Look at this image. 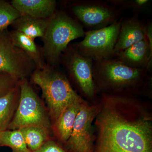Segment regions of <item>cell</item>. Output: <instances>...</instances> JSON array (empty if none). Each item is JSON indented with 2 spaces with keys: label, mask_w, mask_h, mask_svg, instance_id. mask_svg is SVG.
<instances>
[{
  "label": "cell",
  "mask_w": 152,
  "mask_h": 152,
  "mask_svg": "<svg viewBox=\"0 0 152 152\" xmlns=\"http://www.w3.org/2000/svg\"><path fill=\"white\" fill-rule=\"evenodd\" d=\"M36 69L32 60L14 45L10 31H0V73L21 80L31 76Z\"/></svg>",
  "instance_id": "52a82bcc"
},
{
  "label": "cell",
  "mask_w": 152,
  "mask_h": 152,
  "mask_svg": "<svg viewBox=\"0 0 152 152\" xmlns=\"http://www.w3.org/2000/svg\"><path fill=\"white\" fill-rule=\"evenodd\" d=\"M31 76L33 83L40 88L54 123L68 106L83 99L67 78L54 67L47 65L36 69Z\"/></svg>",
  "instance_id": "7a4b0ae2"
},
{
  "label": "cell",
  "mask_w": 152,
  "mask_h": 152,
  "mask_svg": "<svg viewBox=\"0 0 152 152\" xmlns=\"http://www.w3.org/2000/svg\"><path fill=\"white\" fill-rule=\"evenodd\" d=\"M20 81L9 74L0 73V96L18 86Z\"/></svg>",
  "instance_id": "7402d4cb"
},
{
  "label": "cell",
  "mask_w": 152,
  "mask_h": 152,
  "mask_svg": "<svg viewBox=\"0 0 152 152\" xmlns=\"http://www.w3.org/2000/svg\"><path fill=\"white\" fill-rule=\"evenodd\" d=\"M147 70L135 69L124 64L116 59L94 61L93 77L100 85L107 88L134 86L140 83Z\"/></svg>",
  "instance_id": "5b68a950"
},
{
  "label": "cell",
  "mask_w": 152,
  "mask_h": 152,
  "mask_svg": "<svg viewBox=\"0 0 152 152\" xmlns=\"http://www.w3.org/2000/svg\"><path fill=\"white\" fill-rule=\"evenodd\" d=\"M96 107L82 104L74 124L71 135L66 141L71 152H93L92 123L96 114Z\"/></svg>",
  "instance_id": "30bf717a"
},
{
  "label": "cell",
  "mask_w": 152,
  "mask_h": 152,
  "mask_svg": "<svg viewBox=\"0 0 152 152\" xmlns=\"http://www.w3.org/2000/svg\"><path fill=\"white\" fill-rule=\"evenodd\" d=\"M10 32L14 45L21 49L32 60L37 69H43L47 65L42 48L36 43L34 39L16 30Z\"/></svg>",
  "instance_id": "5bb4252c"
},
{
  "label": "cell",
  "mask_w": 152,
  "mask_h": 152,
  "mask_svg": "<svg viewBox=\"0 0 152 152\" xmlns=\"http://www.w3.org/2000/svg\"><path fill=\"white\" fill-rule=\"evenodd\" d=\"M146 38V26L137 18L122 21L113 56Z\"/></svg>",
  "instance_id": "7c38bea8"
},
{
  "label": "cell",
  "mask_w": 152,
  "mask_h": 152,
  "mask_svg": "<svg viewBox=\"0 0 152 152\" xmlns=\"http://www.w3.org/2000/svg\"><path fill=\"white\" fill-rule=\"evenodd\" d=\"M20 95L19 85L0 96V133L8 129L16 110Z\"/></svg>",
  "instance_id": "e0dca14e"
},
{
  "label": "cell",
  "mask_w": 152,
  "mask_h": 152,
  "mask_svg": "<svg viewBox=\"0 0 152 152\" xmlns=\"http://www.w3.org/2000/svg\"><path fill=\"white\" fill-rule=\"evenodd\" d=\"M60 62L63 63L83 93L89 97L93 96L95 85L92 60L83 56L73 46L69 45L62 54Z\"/></svg>",
  "instance_id": "ba28073f"
},
{
  "label": "cell",
  "mask_w": 152,
  "mask_h": 152,
  "mask_svg": "<svg viewBox=\"0 0 152 152\" xmlns=\"http://www.w3.org/2000/svg\"><path fill=\"white\" fill-rule=\"evenodd\" d=\"M107 97L106 104L96 120L99 138L93 152H152L150 119L132 111L126 100Z\"/></svg>",
  "instance_id": "6da1fadb"
},
{
  "label": "cell",
  "mask_w": 152,
  "mask_h": 152,
  "mask_svg": "<svg viewBox=\"0 0 152 152\" xmlns=\"http://www.w3.org/2000/svg\"><path fill=\"white\" fill-rule=\"evenodd\" d=\"M11 4L20 15L42 19L50 18L57 6L55 0H13Z\"/></svg>",
  "instance_id": "4fadbf2b"
},
{
  "label": "cell",
  "mask_w": 152,
  "mask_h": 152,
  "mask_svg": "<svg viewBox=\"0 0 152 152\" xmlns=\"http://www.w3.org/2000/svg\"><path fill=\"white\" fill-rule=\"evenodd\" d=\"M18 103L9 130L19 129L24 127L39 126L51 128L49 114L27 79L20 81Z\"/></svg>",
  "instance_id": "277c9868"
},
{
  "label": "cell",
  "mask_w": 152,
  "mask_h": 152,
  "mask_svg": "<svg viewBox=\"0 0 152 152\" xmlns=\"http://www.w3.org/2000/svg\"><path fill=\"white\" fill-rule=\"evenodd\" d=\"M20 16L19 12L11 3L0 0V31L7 30Z\"/></svg>",
  "instance_id": "ffe728a7"
},
{
  "label": "cell",
  "mask_w": 152,
  "mask_h": 152,
  "mask_svg": "<svg viewBox=\"0 0 152 152\" xmlns=\"http://www.w3.org/2000/svg\"><path fill=\"white\" fill-rule=\"evenodd\" d=\"M27 146L31 152L35 151L50 140V130L39 126H29L19 129Z\"/></svg>",
  "instance_id": "ac0fdd59"
},
{
  "label": "cell",
  "mask_w": 152,
  "mask_h": 152,
  "mask_svg": "<svg viewBox=\"0 0 152 152\" xmlns=\"http://www.w3.org/2000/svg\"><path fill=\"white\" fill-rule=\"evenodd\" d=\"M33 152H66L56 143L49 140L37 150Z\"/></svg>",
  "instance_id": "603a6c76"
},
{
  "label": "cell",
  "mask_w": 152,
  "mask_h": 152,
  "mask_svg": "<svg viewBox=\"0 0 152 152\" xmlns=\"http://www.w3.org/2000/svg\"><path fill=\"white\" fill-rule=\"evenodd\" d=\"M1 146L10 147L13 152H31L19 129H8L0 133Z\"/></svg>",
  "instance_id": "d6986e66"
},
{
  "label": "cell",
  "mask_w": 152,
  "mask_h": 152,
  "mask_svg": "<svg viewBox=\"0 0 152 152\" xmlns=\"http://www.w3.org/2000/svg\"><path fill=\"white\" fill-rule=\"evenodd\" d=\"M114 56L116 57L115 59L130 67L148 71L152 67V50L147 37Z\"/></svg>",
  "instance_id": "8fae6325"
},
{
  "label": "cell",
  "mask_w": 152,
  "mask_h": 152,
  "mask_svg": "<svg viewBox=\"0 0 152 152\" xmlns=\"http://www.w3.org/2000/svg\"><path fill=\"white\" fill-rule=\"evenodd\" d=\"M50 19L37 18L26 15H20L12 26L14 30L34 39L36 38L43 37Z\"/></svg>",
  "instance_id": "2e32d148"
},
{
  "label": "cell",
  "mask_w": 152,
  "mask_h": 152,
  "mask_svg": "<svg viewBox=\"0 0 152 152\" xmlns=\"http://www.w3.org/2000/svg\"><path fill=\"white\" fill-rule=\"evenodd\" d=\"M84 102L82 99L68 106L55 121L54 124L55 130L63 141L66 142L69 140L76 118L82 104Z\"/></svg>",
  "instance_id": "9a60e30c"
},
{
  "label": "cell",
  "mask_w": 152,
  "mask_h": 152,
  "mask_svg": "<svg viewBox=\"0 0 152 152\" xmlns=\"http://www.w3.org/2000/svg\"><path fill=\"white\" fill-rule=\"evenodd\" d=\"M122 20L98 29L85 32L83 40L73 46L83 56L98 61L111 58Z\"/></svg>",
  "instance_id": "8992f818"
},
{
  "label": "cell",
  "mask_w": 152,
  "mask_h": 152,
  "mask_svg": "<svg viewBox=\"0 0 152 152\" xmlns=\"http://www.w3.org/2000/svg\"><path fill=\"white\" fill-rule=\"evenodd\" d=\"M110 1L113 4L121 7L132 9L136 10H142L147 8L150 3L148 0H114Z\"/></svg>",
  "instance_id": "44dd1931"
},
{
  "label": "cell",
  "mask_w": 152,
  "mask_h": 152,
  "mask_svg": "<svg viewBox=\"0 0 152 152\" xmlns=\"http://www.w3.org/2000/svg\"><path fill=\"white\" fill-rule=\"evenodd\" d=\"M75 15L89 31L110 26L118 21L120 12L103 2L86 1L75 3L72 7Z\"/></svg>",
  "instance_id": "9c48e42d"
},
{
  "label": "cell",
  "mask_w": 152,
  "mask_h": 152,
  "mask_svg": "<svg viewBox=\"0 0 152 152\" xmlns=\"http://www.w3.org/2000/svg\"><path fill=\"white\" fill-rule=\"evenodd\" d=\"M85 31L80 24L61 11L56 12L50 19L43 37V53L47 65L55 67L70 42L84 37Z\"/></svg>",
  "instance_id": "3957f363"
}]
</instances>
